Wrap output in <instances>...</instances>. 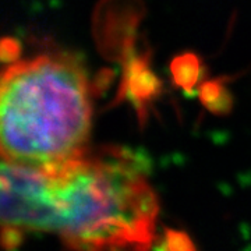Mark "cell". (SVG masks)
Segmentation results:
<instances>
[{
  "instance_id": "obj_1",
  "label": "cell",
  "mask_w": 251,
  "mask_h": 251,
  "mask_svg": "<svg viewBox=\"0 0 251 251\" xmlns=\"http://www.w3.org/2000/svg\"><path fill=\"white\" fill-rule=\"evenodd\" d=\"M6 216L21 233H57L77 251H143L158 201L138 159L112 147L49 168H16Z\"/></svg>"
},
{
  "instance_id": "obj_2",
  "label": "cell",
  "mask_w": 251,
  "mask_h": 251,
  "mask_svg": "<svg viewBox=\"0 0 251 251\" xmlns=\"http://www.w3.org/2000/svg\"><path fill=\"white\" fill-rule=\"evenodd\" d=\"M91 119L88 77L70 56L17 60L1 73L3 161L49 168L73 159L88 150Z\"/></svg>"
}]
</instances>
